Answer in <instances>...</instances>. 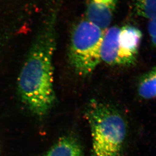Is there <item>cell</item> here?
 Here are the masks:
<instances>
[{"label": "cell", "instance_id": "obj_1", "mask_svg": "<svg viewBox=\"0 0 156 156\" xmlns=\"http://www.w3.org/2000/svg\"><path fill=\"white\" fill-rule=\"evenodd\" d=\"M55 20L53 13L42 27L18 78L21 101L37 116L46 114L55 101L52 58L56 45Z\"/></svg>", "mask_w": 156, "mask_h": 156}, {"label": "cell", "instance_id": "obj_2", "mask_svg": "<svg viewBox=\"0 0 156 156\" xmlns=\"http://www.w3.org/2000/svg\"><path fill=\"white\" fill-rule=\"evenodd\" d=\"M92 137L91 156H119L127 136V123L116 108L93 101L87 108Z\"/></svg>", "mask_w": 156, "mask_h": 156}, {"label": "cell", "instance_id": "obj_3", "mask_svg": "<svg viewBox=\"0 0 156 156\" xmlns=\"http://www.w3.org/2000/svg\"><path fill=\"white\" fill-rule=\"evenodd\" d=\"M104 30L86 20L73 31L69 47L71 65L79 75L91 74L101 62V48Z\"/></svg>", "mask_w": 156, "mask_h": 156}, {"label": "cell", "instance_id": "obj_4", "mask_svg": "<svg viewBox=\"0 0 156 156\" xmlns=\"http://www.w3.org/2000/svg\"><path fill=\"white\" fill-rule=\"evenodd\" d=\"M142 38V32L135 26H125L120 29L117 66H129L134 64Z\"/></svg>", "mask_w": 156, "mask_h": 156}, {"label": "cell", "instance_id": "obj_5", "mask_svg": "<svg viewBox=\"0 0 156 156\" xmlns=\"http://www.w3.org/2000/svg\"><path fill=\"white\" fill-rule=\"evenodd\" d=\"M119 0H89L86 11L87 20L105 31L113 19Z\"/></svg>", "mask_w": 156, "mask_h": 156}, {"label": "cell", "instance_id": "obj_6", "mask_svg": "<svg viewBox=\"0 0 156 156\" xmlns=\"http://www.w3.org/2000/svg\"><path fill=\"white\" fill-rule=\"evenodd\" d=\"M120 28L114 26L105 30L101 48V62L117 66L118 55V37Z\"/></svg>", "mask_w": 156, "mask_h": 156}, {"label": "cell", "instance_id": "obj_7", "mask_svg": "<svg viewBox=\"0 0 156 156\" xmlns=\"http://www.w3.org/2000/svg\"><path fill=\"white\" fill-rule=\"evenodd\" d=\"M43 156H84L81 145L73 137L60 138Z\"/></svg>", "mask_w": 156, "mask_h": 156}, {"label": "cell", "instance_id": "obj_8", "mask_svg": "<svg viewBox=\"0 0 156 156\" xmlns=\"http://www.w3.org/2000/svg\"><path fill=\"white\" fill-rule=\"evenodd\" d=\"M140 97L144 99L156 98V67L140 79L137 86Z\"/></svg>", "mask_w": 156, "mask_h": 156}, {"label": "cell", "instance_id": "obj_9", "mask_svg": "<svg viewBox=\"0 0 156 156\" xmlns=\"http://www.w3.org/2000/svg\"><path fill=\"white\" fill-rule=\"evenodd\" d=\"M134 9L140 16L151 20L156 17V0H133Z\"/></svg>", "mask_w": 156, "mask_h": 156}, {"label": "cell", "instance_id": "obj_10", "mask_svg": "<svg viewBox=\"0 0 156 156\" xmlns=\"http://www.w3.org/2000/svg\"><path fill=\"white\" fill-rule=\"evenodd\" d=\"M149 20L147 30L152 45L156 48V17Z\"/></svg>", "mask_w": 156, "mask_h": 156}]
</instances>
